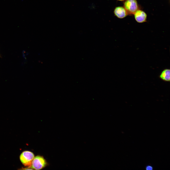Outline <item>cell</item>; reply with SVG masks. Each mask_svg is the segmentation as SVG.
<instances>
[{"label": "cell", "instance_id": "obj_8", "mask_svg": "<svg viewBox=\"0 0 170 170\" xmlns=\"http://www.w3.org/2000/svg\"><path fill=\"white\" fill-rule=\"evenodd\" d=\"M118 0V1H124V0Z\"/></svg>", "mask_w": 170, "mask_h": 170}, {"label": "cell", "instance_id": "obj_1", "mask_svg": "<svg viewBox=\"0 0 170 170\" xmlns=\"http://www.w3.org/2000/svg\"><path fill=\"white\" fill-rule=\"evenodd\" d=\"M34 155L33 153L29 151H25L21 154L20 158L22 164L25 166H31Z\"/></svg>", "mask_w": 170, "mask_h": 170}, {"label": "cell", "instance_id": "obj_3", "mask_svg": "<svg viewBox=\"0 0 170 170\" xmlns=\"http://www.w3.org/2000/svg\"><path fill=\"white\" fill-rule=\"evenodd\" d=\"M46 165V162L44 158L37 156L34 158L31 167L33 170H39L45 167Z\"/></svg>", "mask_w": 170, "mask_h": 170}, {"label": "cell", "instance_id": "obj_5", "mask_svg": "<svg viewBox=\"0 0 170 170\" xmlns=\"http://www.w3.org/2000/svg\"><path fill=\"white\" fill-rule=\"evenodd\" d=\"M114 13L115 15L120 19L124 18L128 14L125 8L122 6H118L115 8Z\"/></svg>", "mask_w": 170, "mask_h": 170}, {"label": "cell", "instance_id": "obj_2", "mask_svg": "<svg viewBox=\"0 0 170 170\" xmlns=\"http://www.w3.org/2000/svg\"><path fill=\"white\" fill-rule=\"evenodd\" d=\"M123 7L128 14L134 13L139 9V6L136 0H126L123 3Z\"/></svg>", "mask_w": 170, "mask_h": 170}, {"label": "cell", "instance_id": "obj_4", "mask_svg": "<svg viewBox=\"0 0 170 170\" xmlns=\"http://www.w3.org/2000/svg\"><path fill=\"white\" fill-rule=\"evenodd\" d=\"M134 14L135 20L138 23H142L146 21L147 15L142 10L138 9Z\"/></svg>", "mask_w": 170, "mask_h": 170}, {"label": "cell", "instance_id": "obj_7", "mask_svg": "<svg viewBox=\"0 0 170 170\" xmlns=\"http://www.w3.org/2000/svg\"><path fill=\"white\" fill-rule=\"evenodd\" d=\"M147 170H152L153 169V167L150 166H147L146 168Z\"/></svg>", "mask_w": 170, "mask_h": 170}, {"label": "cell", "instance_id": "obj_6", "mask_svg": "<svg viewBox=\"0 0 170 170\" xmlns=\"http://www.w3.org/2000/svg\"><path fill=\"white\" fill-rule=\"evenodd\" d=\"M159 77L163 80L166 81H170V70L165 69L163 70L159 76Z\"/></svg>", "mask_w": 170, "mask_h": 170}]
</instances>
